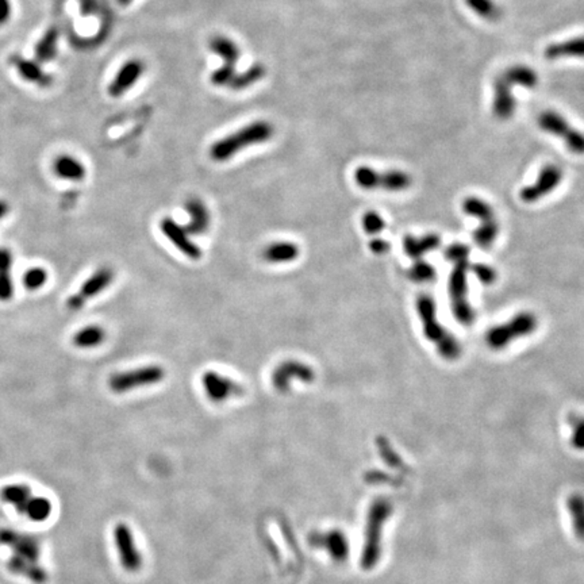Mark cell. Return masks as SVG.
<instances>
[{"label": "cell", "instance_id": "cell-1", "mask_svg": "<svg viewBox=\"0 0 584 584\" xmlns=\"http://www.w3.org/2000/svg\"><path fill=\"white\" fill-rule=\"evenodd\" d=\"M0 544L11 548L14 552L7 561L10 572L36 584L46 583L47 574L39 565L41 544L36 537L21 534L12 529H0Z\"/></svg>", "mask_w": 584, "mask_h": 584}, {"label": "cell", "instance_id": "cell-2", "mask_svg": "<svg viewBox=\"0 0 584 584\" xmlns=\"http://www.w3.org/2000/svg\"><path fill=\"white\" fill-rule=\"evenodd\" d=\"M415 310L422 325L425 338L434 345L438 354L446 361L459 360L462 344L438 319V310L434 298L430 294H420L415 301Z\"/></svg>", "mask_w": 584, "mask_h": 584}, {"label": "cell", "instance_id": "cell-3", "mask_svg": "<svg viewBox=\"0 0 584 584\" xmlns=\"http://www.w3.org/2000/svg\"><path fill=\"white\" fill-rule=\"evenodd\" d=\"M539 84L537 72L526 65H512L501 72L494 80L493 114L499 120H507L515 113V99L512 87L521 85L528 89L536 88Z\"/></svg>", "mask_w": 584, "mask_h": 584}, {"label": "cell", "instance_id": "cell-4", "mask_svg": "<svg viewBox=\"0 0 584 584\" xmlns=\"http://www.w3.org/2000/svg\"><path fill=\"white\" fill-rule=\"evenodd\" d=\"M273 134L272 123L267 120H255L214 142L210 148V157L217 162L228 161L246 148L266 144L272 138Z\"/></svg>", "mask_w": 584, "mask_h": 584}, {"label": "cell", "instance_id": "cell-5", "mask_svg": "<svg viewBox=\"0 0 584 584\" xmlns=\"http://www.w3.org/2000/svg\"><path fill=\"white\" fill-rule=\"evenodd\" d=\"M537 327L539 318L533 312H517L511 319L493 326L486 333V344L493 351H504L515 340L532 336Z\"/></svg>", "mask_w": 584, "mask_h": 584}, {"label": "cell", "instance_id": "cell-6", "mask_svg": "<svg viewBox=\"0 0 584 584\" xmlns=\"http://www.w3.org/2000/svg\"><path fill=\"white\" fill-rule=\"evenodd\" d=\"M462 208L468 217H472L480 222L479 228L472 234L475 244L482 250L491 249L501 230L499 221L497 219L493 206L477 196H468L463 200Z\"/></svg>", "mask_w": 584, "mask_h": 584}, {"label": "cell", "instance_id": "cell-7", "mask_svg": "<svg viewBox=\"0 0 584 584\" xmlns=\"http://www.w3.org/2000/svg\"><path fill=\"white\" fill-rule=\"evenodd\" d=\"M353 180L356 186L367 191L380 190L387 193H402L413 186V177L404 171H379L367 165H361L354 169Z\"/></svg>", "mask_w": 584, "mask_h": 584}, {"label": "cell", "instance_id": "cell-8", "mask_svg": "<svg viewBox=\"0 0 584 584\" xmlns=\"http://www.w3.org/2000/svg\"><path fill=\"white\" fill-rule=\"evenodd\" d=\"M448 279V292L452 314L463 326H471L475 322V310L468 298V273L469 259L452 264Z\"/></svg>", "mask_w": 584, "mask_h": 584}, {"label": "cell", "instance_id": "cell-9", "mask_svg": "<svg viewBox=\"0 0 584 584\" xmlns=\"http://www.w3.org/2000/svg\"><path fill=\"white\" fill-rule=\"evenodd\" d=\"M164 378H165V369L162 367L145 365L131 371L114 374L109 380V386L116 393H125L140 387H148V386L157 385L162 382Z\"/></svg>", "mask_w": 584, "mask_h": 584}, {"label": "cell", "instance_id": "cell-10", "mask_svg": "<svg viewBox=\"0 0 584 584\" xmlns=\"http://www.w3.org/2000/svg\"><path fill=\"white\" fill-rule=\"evenodd\" d=\"M537 123L543 131L561 138L572 153L575 155L583 153V136L581 131L572 127L565 118L561 117L560 114L554 111H545L539 117Z\"/></svg>", "mask_w": 584, "mask_h": 584}, {"label": "cell", "instance_id": "cell-11", "mask_svg": "<svg viewBox=\"0 0 584 584\" xmlns=\"http://www.w3.org/2000/svg\"><path fill=\"white\" fill-rule=\"evenodd\" d=\"M114 543L118 550L119 563L127 572H137L144 564L142 553L140 552L131 529L125 523H118L114 529Z\"/></svg>", "mask_w": 584, "mask_h": 584}, {"label": "cell", "instance_id": "cell-12", "mask_svg": "<svg viewBox=\"0 0 584 584\" xmlns=\"http://www.w3.org/2000/svg\"><path fill=\"white\" fill-rule=\"evenodd\" d=\"M299 380L302 383H312L315 380V371L309 364L298 360H287L277 365L273 371L272 385L276 391L285 393L290 391L291 383Z\"/></svg>", "mask_w": 584, "mask_h": 584}, {"label": "cell", "instance_id": "cell-13", "mask_svg": "<svg viewBox=\"0 0 584 584\" xmlns=\"http://www.w3.org/2000/svg\"><path fill=\"white\" fill-rule=\"evenodd\" d=\"M563 180V171L554 165L548 164L540 173L533 184L523 187L519 193V199L526 204H533L545 197L546 195L553 193Z\"/></svg>", "mask_w": 584, "mask_h": 584}, {"label": "cell", "instance_id": "cell-14", "mask_svg": "<svg viewBox=\"0 0 584 584\" xmlns=\"http://www.w3.org/2000/svg\"><path fill=\"white\" fill-rule=\"evenodd\" d=\"M114 280V271L109 267L99 268L92 273L80 287L78 294L68 299V307L71 310H80L89 299L102 294Z\"/></svg>", "mask_w": 584, "mask_h": 584}, {"label": "cell", "instance_id": "cell-15", "mask_svg": "<svg viewBox=\"0 0 584 584\" xmlns=\"http://www.w3.org/2000/svg\"><path fill=\"white\" fill-rule=\"evenodd\" d=\"M202 386L207 398L215 403H224L228 399L238 396L244 392V389L238 383L215 371H208L203 374Z\"/></svg>", "mask_w": 584, "mask_h": 584}, {"label": "cell", "instance_id": "cell-16", "mask_svg": "<svg viewBox=\"0 0 584 584\" xmlns=\"http://www.w3.org/2000/svg\"><path fill=\"white\" fill-rule=\"evenodd\" d=\"M145 72V64L138 58L127 60L119 69L111 83L109 84V95L119 98L131 89Z\"/></svg>", "mask_w": 584, "mask_h": 584}, {"label": "cell", "instance_id": "cell-17", "mask_svg": "<svg viewBox=\"0 0 584 584\" xmlns=\"http://www.w3.org/2000/svg\"><path fill=\"white\" fill-rule=\"evenodd\" d=\"M160 229L164 235L187 257H190L191 260H199L202 257L200 248L195 244L194 241H191L187 229L179 225L176 221L166 217L160 222Z\"/></svg>", "mask_w": 584, "mask_h": 584}, {"label": "cell", "instance_id": "cell-18", "mask_svg": "<svg viewBox=\"0 0 584 584\" xmlns=\"http://www.w3.org/2000/svg\"><path fill=\"white\" fill-rule=\"evenodd\" d=\"M441 246V237L438 234L425 235H406L403 239V250L411 260H421L428 253L437 250Z\"/></svg>", "mask_w": 584, "mask_h": 584}, {"label": "cell", "instance_id": "cell-19", "mask_svg": "<svg viewBox=\"0 0 584 584\" xmlns=\"http://www.w3.org/2000/svg\"><path fill=\"white\" fill-rule=\"evenodd\" d=\"M301 256V248L291 241H277L266 246L263 259L271 264H288Z\"/></svg>", "mask_w": 584, "mask_h": 584}, {"label": "cell", "instance_id": "cell-20", "mask_svg": "<svg viewBox=\"0 0 584 584\" xmlns=\"http://www.w3.org/2000/svg\"><path fill=\"white\" fill-rule=\"evenodd\" d=\"M32 498H33V493L28 484L14 483V484L4 486L0 490V501L7 505H11L22 515Z\"/></svg>", "mask_w": 584, "mask_h": 584}, {"label": "cell", "instance_id": "cell-21", "mask_svg": "<svg viewBox=\"0 0 584 584\" xmlns=\"http://www.w3.org/2000/svg\"><path fill=\"white\" fill-rule=\"evenodd\" d=\"M583 53V39L576 37L548 45L544 50V57L549 61H556L567 57H582Z\"/></svg>", "mask_w": 584, "mask_h": 584}, {"label": "cell", "instance_id": "cell-22", "mask_svg": "<svg viewBox=\"0 0 584 584\" xmlns=\"http://www.w3.org/2000/svg\"><path fill=\"white\" fill-rule=\"evenodd\" d=\"M53 169L58 177L69 182H80L85 177L87 173L81 161L69 155L57 157L53 164Z\"/></svg>", "mask_w": 584, "mask_h": 584}, {"label": "cell", "instance_id": "cell-23", "mask_svg": "<svg viewBox=\"0 0 584 584\" xmlns=\"http://www.w3.org/2000/svg\"><path fill=\"white\" fill-rule=\"evenodd\" d=\"M12 261V253L6 248H0V301L3 302L10 301L14 295L11 277Z\"/></svg>", "mask_w": 584, "mask_h": 584}, {"label": "cell", "instance_id": "cell-24", "mask_svg": "<svg viewBox=\"0 0 584 584\" xmlns=\"http://www.w3.org/2000/svg\"><path fill=\"white\" fill-rule=\"evenodd\" d=\"M187 211L191 217L188 226L186 228L190 233H204L210 225V214L207 207L197 199L187 202Z\"/></svg>", "mask_w": 584, "mask_h": 584}, {"label": "cell", "instance_id": "cell-25", "mask_svg": "<svg viewBox=\"0 0 584 584\" xmlns=\"http://www.w3.org/2000/svg\"><path fill=\"white\" fill-rule=\"evenodd\" d=\"M210 49L214 54L221 57L225 61V64L235 65L237 61L241 58V49L238 47V45L232 39L224 36H218L211 39Z\"/></svg>", "mask_w": 584, "mask_h": 584}, {"label": "cell", "instance_id": "cell-26", "mask_svg": "<svg viewBox=\"0 0 584 584\" xmlns=\"http://www.w3.org/2000/svg\"><path fill=\"white\" fill-rule=\"evenodd\" d=\"M106 340V332L98 325L85 326L74 336V345L80 349H91L99 347Z\"/></svg>", "mask_w": 584, "mask_h": 584}, {"label": "cell", "instance_id": "cell-27", "mask_svg": "<svg viewBox=\"0 0 584 584\" xmlns=\"http://www.w3.org/2000/svg\"><path fill=\"white\" fill-rule=\"evenodd\" d=\"M468 7L483 19L498 22L504 17V11L494 0H466Z\"/></svg>", "mask_w": 584, "mask_h": 584}, {"label": "cell", "instance_id": "cell-28", "mask_svg": "<svg viewBox=\"0 0 584 584\" xmlns=\"http://www.w3.org/2000/svg\"><path fill=\"white\" fill-rule=\"evenodd\" d=\"M264 76H266V67L263 64H255L246 71H244L242 74H238V75L235 74L229 85L234 91H241L256 84Z\"/></svg>", "mask_w": 584, "mask_h": 584}, {"label": "cell", "instance_id": "cell-29", "mask_svg": "<svg viewBox=\"0 0 584 584\" xmlns=\"http://www.w3.org/2000/svg\"><path fill=\"white\" fill-rule=\"evenodd\" d=\"M407 277L415 284H430L435 281L437 271L430 263L421 259L415 260L414 264L407 270Z\"/></svg>", "mask_w": 584, "mask_h": 584}, {"label": "cell", "instance_id": "cell-30", "mask_svg": "<svg viewBox=\"0 0 584 584\" xmlns=\"http://www.w3.org/2000/svg\"><path fill=\"white\" fill-rule=\"evenodd\" d=\"M52 511H53V505L47 498L33 495L23 515H26L33 522H43L50 517Z\"/></svg>", "mask_w": 584, "mask_h": 584}, {"label": "cell", "instance_id": "cell-31", "mask_svg": "<svg viewBox=\"0 0 584 584\" xmlns=\"http://www.w3.org/2000/svg\"><path fill=\"white\" fill-rule=\"evenodd\" d=\"M57 42H58V30L50 29L45 33V36L39 39L36 47V54L41 61H49L56 57L57 53Z\"/></svg>", "mask_w": 584, "mask_h": 584}, {"label": "cell", "instance_id": "cell-32", "mask_svg": "<svg viewBox=\"0 0 584 584\" xmlns=\"http://www.w3.org/2000/svg\"><path fill=\"white\" fill-rule=\"evenodd\" d=\"M361 226L368 235H378L386 229V221L378 211L369 210L364 213L361 218Z\"/></svg>", "mask_w": 584, "mask_h": 584}, {"label": "cell", "instance_id": "cell-33", "mask_svg": "<svg viewBox=\"0 0 584 584\" xmlns=\"http://www.w3.org/2000/svg\"><path fill=\"white\" fill-rule=\"evenodd\" d=\"M469 272L473 273L477 277V280L484 285H493L498 279V272L495 271V268L483 263L471 264Z\"/></svg>", "mask_w": 584, "mask_h": 584}, {"label": "cell", "instance_id": "cell-34", "mask_svg": "<svg viewBox=\"0 0 584 584\" xmlns=\"http://www.w3.org/2000/svg\"><path fill=\"white\" fill-rule=\"evenodd\" d=\"M17 68H18V71H19L21 76L23 78H26V80H29V81L42 83V81H45V78H46L45 74L42 72V69L39 68V65H37L36 63H33V61L22 60V61H19V63H18Z\"/></svg>", "mask_w": 584, "mask_h": 584}, {"label": "cell", "instance_id": "cell-35", "mask_svg": "<svg viewBox=\"0 0 584 584\" xmlns=\"http://www.w3.org/2000/svg\"><path fill=\"white\" fill-rule=\"evenodd\" d=\"M444 256L452 264L453 263H457V261L468 260L469 256H471V248L468 245H466V244L455 242V244H451V245H448L445 248Z\"/></svg>", "mask_w": 584, "mask_h": 584}, {"label": "cell", "instance_id": "cell-36", "mask_svg": "<svg viewBox=\"0 0 584 584\" xmlns=\"http://www.w3.org/2000/svg\"><path fill=\"white\" fill-rule=\"evenodd\" d=\"M46 280H47V272L39 267L30 268L23 276V284L30 291H36L41 287H43Z\"/></svg>", "mask_w": 584, "mask_h": 584}, {"label": "cell", "instance_id": "cell-37", "mask_svg": "<svg viewBox=\"0 0 584 584\" xmlns=\"http://www.w3.org/2000/svg\"><path fill=\"white\" fill-rule=\"evenodd\" d=\"M234 67H235V65L224 64L221 68L215 69V71L211 74V76H210L211 83H213L214 85H217V87L229 85V84H230V81H232V78H233L234 75H235V68H234Z\"/></svg>", "mask_w": 584, "mask_h": 584}, {"label": "cell", "instance_id": "cell-38", "mask_svg": "<svg viewBox=\"0 0 584 584\" xmlns=\"http://www.w3.org/2000/svg\"><path fill=\"white\" fill-rule=\"evenodd\" d=\"M369 250L376 256H385L391 250V244L383 238H374L369 241Z\"/></svg>", "mask_w": 584, "mask_h": 584}, {"label": "cell", "instance_id": "cell-39", "mask_svg": "<svg viewBox=\"0 0 584 584\" xmlns=\"http://www.w3.org/2000/svg\"><path fill=\"white\" fill-rule=\"evenodd\" d=\"M11 17L10 0H0V25H4Z\"/></svg>", "mask_w": 584, "mask_h": 584}, {"label": "cell", "instance_id": "cell-40", "mask_svg": "<svg viewBox=\"0 0 584 584\" xmlns=\"http://www.w3.org/2000/svg\"><path fill=\"white\" fill-rule=\"evenodd\" d=\"M8 211H10L8 204L4 200H0V219H3Z\"/></svg>", "mask_w": 584, "mask_h": 584}, {"label": "cell", "instance_id": "cell-41", "mask_svg": "<svg viewBox=\"0 0 584 584\" xmlns=\"http://www.w3.org/2000/svg\"><path fill=\"white\" fill-rule=\"evenodd\" d=\"M118 4H120V6H129V4H131V1L133 0H117Z\"/></svg>", "mask_w": 584, "mask_h": 584}]
</instances>
